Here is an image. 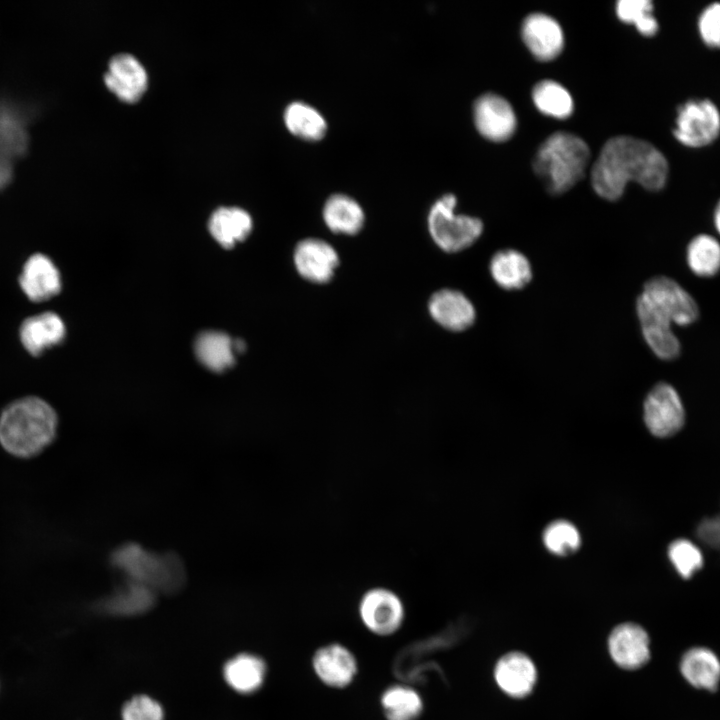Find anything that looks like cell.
I'll use <instances>...</instances> for the list:
<instances>
[{"mask_svg":"<svg viewBox=\"0 0 720 720\" xmlns=\"http://www.w3.org/2000/svg\"><path fill=\"white\" fill-rule=\"evenodd\" d=\"M667 175V161L653 145L634 137L617 136L602 147L592 168L591 181L600 197L615 201L622 196L628 181L654 191L665 185Z\"/></svg>","mask_w":720,"mask_h":720,"instance_id":"obj_1","label":"cell"},{"mask_svg":"<svg viewBox=\"0 0 720 720\" xmlns=\"http://www.w3.org/2000/svg\"><path fill=\"white\" fill-rule=\"evenodd\" d=\"M59 419L51 404L38 396L13 400L0 412V448L19 460L40 456L56 440Z\"/></svg>","mask_w":720,"mask_h":720,"instance_id":"obj_2","label":"cell"},{"mask_svg":"<svg viewBox=\"0 0 720 720\" xmlns=\"http://www.w3.org/2000/svg\"><path fill=\"white\" fill-rule=\"evenodd\" d=\"M589 161V148L578 136L557 132L539 147L533 168L548 192L561 194L582 177Z\"/></svg>","mask_w":720,"mask_h":720,"instance_id":"obj_3","label":"cell"},{"mask_svg":"<svg viewBox=\"0 0 720 720\" xmlns=\"http://www.w3.org/2000/svg\"><path fill=\"white\" fill-rule=\"evenodd\" d=\"M111 562L126 580L143 584L157 594L175 593L184 585V565L170 552H154L140 544L127 543L112 553Z\"/></svg>","mask_w":720,"mask_h":720,"instance_id":"obj_4","label":"cell"},{"mask_svg":"<svg viewBox=\"0 0 720 720\" xmlns=\"http://www.w3.org/2000/svg\"><path fill=\"white\" fill-rule=\"evenodd\" d=\"M457 199L445 194L431 206L428 213V230L435 244L447 253L470 247L482 234L483 223L468 215L455 214Z\"/></svg>","mask_w":720,"mask_h":720,"instance_id":"obj_5","label":"cell"},{"mask_svg":"<svg viewBox=\"0 0 720 720\" xmlns=\"http://www.w3.org/2000/svg\"><path fill=\"white\" fill-rule=\"evenodd\" d=\"M643 418L656 437L666 438L679 432L685 423V409L676 389L665 382L656 384L644 400Z\"/></svg>","mask_w":720,"mask_h":720,"instance_id":"obj_6","label":"cell"},{"mask_svg":"<svg viewBox=\"0 0 720 720\" xmlns=\"http://www.w3.org/2000/svg\"><path fill=\"white\" fill-rule=\"evenodd\" d=\"M641 294L675 325L687 326L698 318L696 301L679 283L669 277L656 276L649 279Z\"/></svg>","mask_w":720,"mask_h":720,"instance_id":"obj_7","label":"cell"},{"mask_svg":"<svg viewBox=\"0 0 720 720\" xmlns=\"http://www.w3.org/2000/svg\"><path fill=\"white\" fill-rule=\"evenodd\" d=\"M358 610L365 627L381 636L395 633L401 627L405 615L401 598L385 587L367 590L359 601Z\"/></svg>","mask_w":720,"mask_h":720,"instance_id":"obj_8","label":"cell"},{"mask_svg":"<svg viewBox=\"0 0 720 720\" xmlns=\"http://www.w3.org/2000/svg\"><path fill=\"white\" fill-rule=\"evenodd\" d=\"M719 131V112L708 100L690 101L678 112L674 134L684 145H707L717 137Z\"/></svg>","mask_w":720,"mask_h":720,"instance_id":"obj_9","label":"cell"},{"mask_svg":"<svg viewBox=\"0 0 720 720\" xmlns=\"http://www.w3.org/2000/svg\"><path fill=\"white\" fill-rule=\"evenodd\" d=\"M636 312L643 337L652 352L662 360L677 358L681 345L672 330L673 323L642 294L637 299Z\"/></svg>","mask_w":720,"mask_h":720,"instance_id":"obj_10","label":"cell"},{"mask_svg":"<svg viewBox=\"0 0 720 720\" xmlns=\"http://www.w3.org/2000/svg\"><path fill=\"white\" fill-rule=\"evenodd\" d=\"M293 261L299 275L312 283H328L339 265V256L329 243L306 238L297 243Z\"/></svg>","mask_w":720,"mask_h":720,"instance_id":"obj_11","label":"cell"},{"mask_svg":"<svg viewBox=\"0 0 720 720\" xmlns=\"http://www.w3.org/2000/svg\"><path fill=\"white\" fill-rule=\"evenodd\" d=\"M474 122L479 133L494 142L509 139L516 129V116L503 97L486 93L474 103Z\"/></svg>","mask_w":720,"mask_h":720,"instance_id":"obj_12","label":"cell"},{"mask_svg":"<svg viewBox=\"0 0 720 720\" xmlns=\"http://www.w3.org/2000/svg\"><path fill=\"white\" fill-rule=\"evenodd\" d=\"M104 81L121 100L135 102L146 90L148 77L145 68L135 56L120 53L111 58Z\"/></svg>","mask_w":720,"mask_h":720,"instance_id":"obj_13","label":"cell"},{"mask_svg":"<svg viewBox=\"0 0 720 720\" xmlns=\"http://www.w3.org/2000/svg\"><path fill=\"white\" fill-rule=\"evenodd\" d=\"M428 312L441 327L454 331H464L471 327L476 318L472 302L460 291L441 289L430 297Z\"/></svg>","mask_w":720,"mask_h":720,"instance_id":"obj_14","label":"cell"},{"mask_svg":"<svg viewBox=\"0 0 720 720\" xmlns=\"http://www.w3.org/2000/svg\"><path fill=\"white\" fill-rule=\"evenodd\" d=\"M521 33L527 48L540 61L554 59L563 48L562 29L558 22L548 15H528L523 21Z\"/></svg>","mask_w":720,"mask_h":720,"instance_id":"obj_15","label":"cell"},{"mask_svg":"<svg viewBox=\"0 0 720 720\" xmlns=\"http://www.w3.org/2000/svg\"><path fill=\"white\" fill-rule=\"evenodd\" d=\"M609 651L613 660L625 669H636L650 657L649 637L646 631L635 623H624L615 627L609 636Z\"/></svg>","mask_w":720,"mask_h":720,"instance_id":"obj_16","label":"cell"},{"mask_svg":"<svg viewBox=\"0 0 720 720\" xmlns=\"http://www.w3.org/2000/svg\"><path fill=\"white\" fill-rule=\"evenodd\" d=\"M19 284L24 294L34 302L45 301L61 289L60 273L46 255H31L23 265Z\"/></svg>","mask_w":720,"mask_h":720,"instance_id":"obj_17","label":"cell"},{"mask_svg":"<svg viewBox=\"0 0 720 720\" xmlns=\"http://www.w3.org/2000/svg\"><path fill=\"white\" fill-rule=\"evenodd\" d=\"M312 664L318 678L333 688L348 686L357 673L354 655L340 644H329L318 649Z\"/></svg>","mask_w":720,"mask_h":720,"instance_id":"obj_18","label":"cell"},{"mask_svg":"<svg viewBox=\"0 0 720 720\" xmlns=\"http://www.w3.org/2000/svg\"><path fill=\"white\" fill-rule=\"evenodd\" d=\"M157 596L151 588L125 579V583L99 601L97 609L110 616H138L153 608Z\"/></svg>","mask_w":720,"mask_h":720,"instance_id":"obj_19","label":"cell"},{"mask_svg":"<svg viewBox=\"0 0 720 720\" xmlns=\"http://www.w3.org/2000/svg\"><path fill=\"white\" fill-rule=\"evenodd\" d=\"M19 336L23 347L34 356L62 342L65 337V325L53 312L31 316L20 326Z\"/></svg>","mask_w":720,"mask_h":720,"instance_id":"obj_20","label":"cell"},{"mask_svg":"<svg viewBox=\"0 0 720 720\" xmlns=\"http://www.w3.org/2000/svg\"><path fill=\"white\" fill-rule=\"evenodd\" d=\"M498 686L508 695L524 697L536 682V669L531 659L523 653L512 652L503 656L495 668Z\"/></svg>","mask_w":720,"mask_h":720,"instance_id":"obj_21","label":"cell"},{"mask_svg":"<svg viewBox=\"0 0 720 720\" xmlns=\"http://www.w3.org/2000/svg\"><path fill=\"white\" fill-rule=\"evenodd\" d=\"M680 671L692 686L714 691L720 682V660L706 647H694L684 653Z\"/></svg>","mask_w":720,"mask_h":720,"instance_id":"obj_22","label":"cell"},{"mask_svg":"<svg viewBox=\"0 0 720 720\" xmlns=\"http://www.w3.org/2000/svg\"><path fill=\"white\" fill-rule=\"evenodd\" d=\"M489 271L495 283L506 290L522 289L532 279L529 260L514 249L496 252L490 260Z\"/></svg>","mask_w":720,"mask_h":720,"instance_id":"obj_23","label":"cell"},{"mask_svg":"<svg viewBox=\"0 0 720 720\" xmlns=\"http://www.w3.org/2000/svg\"><path fill=\"white\" fill-rule=\"evenodd\" d=\"M323 220L334 233L354 235L364 225L365 215L360 204L344 194L330 196L323 207Z\"/></svg>","mask_w":720,"mask_h":720,"instance_id":"obj_24","label":"cell"},{"mask_svg":"<svg viewBox=\"0 0 720 720\" xmlns=\"http://www.w3.org/2000/svg\"><path fill=\"white\" fill-rule=\"evenodd\" d=\"M29 146L26 119L12 104L0 102V155L15 160Z\"/></svg>","mask_w":720,"mask_h":720,"instance_id":"obj_25","label":"cell"},{"mask_svg":"<svg viewBox=\"0 0 720 720\" xmlns=\"http://www.w3.org/2000/svg\"><path fill=\"white\" fill-rule=\"evenodd\" d=\"M252 225L249 213L238 207H221L209 219L210 233L226 248L244 240L251 232Z\"/></svg>","mask_w":720,"mask_h":720,"instance_id":"obj_26","label":"cell"},{"mask_svg":"<svg viewBox=\"0 0 720 720\" xmlns=\"http://www.w3.org/2000/svg\"><path fill=\"white\" fill-rule=\"evenodd\" d=\"M223 674L232 689L241 694H251L263 685L266 665L256 655L239 654L226 662Z\"/></svg>","mask_w":720,"mask_h":720,"instance_id":"obj_27","label":"cell"},{"mask_svg":"<svg viewBox=\"0 0 720 720\" xmlns=\"http://www.w3.org/2000/svg\"><path fill=\"white\" fill-rule=\"evenodd\" d=\"M195 352L199 361L207 368L221 372L234 363L237 352L235 342L221 332H204L195 342Z\"/></svg>","mask_w":720,"mask_h":720,"instance_id":"obj_28","label":"cell"},{"mask_svg":"<svg viewBox=\"0 0 720 720\" xmlns=\"http://www.w3.org/2000/svg\"><path fill=\"white\" fill-rule=\"evenodd\" d=\"M284 122L293 135L309 141L320 140L327 131L322 114L304 102L290 103L284 111Z\"/></svg>","mask_w":720,"mask_h":720,"instance_id":"obj_29","label":"cell"},{"mask_svg":"<svg viewBox=\"0 0 720 720\" xmlns=\"http://www.w3.org/2000/svg\"><path fill=\"white\" fill-rule=\"evenodd\" d=\"M532 99L539 111L557 119H565L573 111L571 95L553 80L538 82L533 88Z\"/></svg>","mask_w":720,"mask_h":720,"instance_id":"obj_30","label":"cell"},{"mask_svg":"<svg viewBox=\"0 0 720 720\" xmlns=\"http://www.w3.org/2000/svg\"><path fill=\"white\" fill-rule=\"evenodd\" d=\"M387 720H416L423 710L419 694L406 686H392L381 697Z\"/></svg>","mask_w":720,"mask_h":720,"instance_id":"obj_31","label":"cell"},{"mask_svg":"<svg viewBox=\"0 0 720 720\" xmlns=\"http://www.w3.org/2000/svg\"><path fill=\"white\" fill-rule=\"evenodd\" d=\"M686 256L689 268L700 277H711L720 270V243L710 235L694 237Z\"/></svg>","mask_w":720,"mask_h":720,"instance_id":"obj_32","label":"cell"},{"mask_svg":"<svg viewBox=\"0 0 720 720\" xmlns=\"http://www.w3.org/2000/svg\"><path fill=\"white\" fill-rule=\"evenodd\" d=\"M668 558L675 571L684 579L691 578L704 564L700 548L692 541L680 538L670 543Z\"/></svg>","mask_w":720,"mask_h":720,"instance_id":"obj_33","label":"cell"},{"mask_svg":"<svg viewBox=\"0 0 720 720\" xmlns=\"http://www.w3.org/2000/svg\"><path fill=\"white\" fill-rule=\"evenodd\" d=\"M543 541L551 553L560 556L575 552L581 544L577 528L566 520L550 523L544 530Z\"/></svg>","mask_w":720,"mask_h":720,"instance_id":"obj_34","label":"cell"},{"mask_svg":"<svg viewBox=\"0 0 720 720\" xmlns=\"http://www.w3.org/2000/svg\"><path fill=\"white\" fill-rule=\"evenodd\" d=\"M652 3L649 0H620L616 5L617 16L626 23H634L637 30L652 36L658 30L656 19L652 15Z\"/></svg>","mask_w":720,"mask_h":720,"instance_id":"obj_35","label":"cell"},{"mask_svg":"<svg viewBox=\"0 0 720 720\" xmlns=\"http://www.w3.org/2000/svg\"><path fill=\"white\" fill-rule=\"evenodd\" d=\"M122 720H163L161 705L146 695L135 696L122 708Z\"/></svg>","mask_w":720,"mask_h":720,"instance_id":"obj_36","label":"cell"},{"mask_svg":"<svg viewBox=\"0 0 720 720\" xmlns=\"http://www.w3.org/2000/svg\"><path fill=\"white\" fill-rule=\"evenodd\" d=\"M699 29L703 40L712 47H720V3L710 5L700 17Z\"/></svg>","mask_w":720,"mask_h":720,"instance_id":"obj_37","label":"cell"},{"mask_svg":"<svg viewBox=\"0 0 720 720\" xmlns=\"http://www.w3.org/2000/svg\"><path fill=\"white\" fill-rule=\"evenodd\" d=\"M697 534L705 544L720 549V515L704 519L698 525Z\"/></svg>","mask_w":720,"mask_h":720,"instance_id":"obj_38","label":"cell"},{"mask_svg":"<svg viewBox=\"0 0 720 720\" xmlns=\"http://www.w3.org/2000/svg\"><path fill=\"white\" fill-rule=\"evenodd\" d=\"M13 178V160L0 155V189L5 188Z\"/></svg>","mask_w":720,"mask_h":720,"instance_id":"obj_39","label":"cell"},{"mask_svg":"<svg viewBox=\"0 0 720 720\" xmlns=\"http://www.w3.org/2000/svg\"><path fill=\"white\" fill-rule=\"evenodd\" d=\"M714 222H715V227L720 234V203L717 206L716 211H715Z\"/></svg>","mask_w":720,"mask_h":720,"instance_id":"obj_40","label":"cell"}]
</instances>
